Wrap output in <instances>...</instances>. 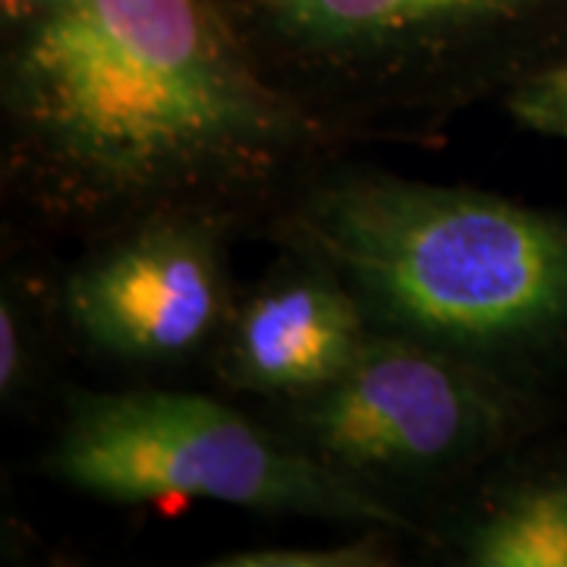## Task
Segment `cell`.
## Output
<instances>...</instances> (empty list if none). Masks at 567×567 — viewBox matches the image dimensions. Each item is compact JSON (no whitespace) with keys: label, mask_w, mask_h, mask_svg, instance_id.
I'll use <instances>...</instances> for the list:
<instances>
[{"label":"cell","mask_w":567,"mask_h":567,"mask_svg":"<svg viewBox=\"0 0 567 567\" xmlns=\"http://www.w3.org/2000/svg\"><path fill=\"white\" fill-rule=\"evenodd\" d=\"M0 35L3 199L41 234L85 246L171 212L256 227L347 152L221 0H29Z\"/></svg>","instance_id":"1"},{"label":"cell","mask_w":567,"mask_h":567,"mask_svg":"<svg viewBox=\"0 0 567 567\" xmlns=\"http://www.w3.org/2000/svg\"><path fill=\"white\" fill-rule=\"evenodd\" d=\"M240 224L171 212L130 224L66 265L51 312L85 350L114 363L177 365L221 341L237 306L227 240Z\"/></svg>","instance_id":"6"},{"label":"cell","mask_w":567,"mask_h":567,"mask_svg":"<svg viewBox=\"0 0 567 567\" xmlns=\"http://www.w3.org/2000/svg\"><path fill=\"white\" fill-rule=\"evenodd\" d=\"M35 322L25 312V300L10 290L0 303V398L3 404H17L25 385L32 382V360H35V341H32Z\"/></svg>","instance_id":"11"},{"label":"cell","mask_w":567,"mask_h":567,"mask_svg":"<svg viewBox=\"0 0 567 567\" xmlns=\"http://www.w3.org/2000/svg\"><path fill=\"white\" fill-rule=\"evenodd\" d=\"M41 470L111 505L215 502L435 543L394 498L350 483L278 429L199 391H73Z\"/></svg>","instance_id":"4"},{"label":"cell","mask_w":567,"mask_h":567,"mask_svg":"<svg viewBox=\"0 0 567 567\" xmlns=\"http://www.w3.org/2000/svg\"><path fill=\"white\" fill-rule=\"evenodd\" d=\"M404 533L385 527H357L338 543L316 546L234 548L212 558L215 567H388L398 565V539Z\"/></svg>","instance_id":"9"},{"label":"cell","mask_w":567,"mask_h":567,"mask_svg":"<svg viewBox=\"0 0 567 567\" xmlns=\"http://www.w3.org/2000/svg\"><path fill=\"white\" fill-rule=\"evenodd\" d=\"M281 252L324 265L372 328L416 338L507 382L567 379V208L341 158L256 221Z\"/></svg>","instance_id":"2"},{"label":"cell","mask_w":567,"mask_h":567,"mask_svg":"<svg viewBox=\"0 0 567 567\" xmlns=\"http://www.w3.org/2000/svg\"><path fill=\"white\" fill-rule=\"evenodd\" d=\"M278 406L281 435L379 495L505 461L565 423L555 391L379 328L338 382Z\"/></svg>","instance_id":"5"},{"label":"cell","mask_w":567,"mask_h":567,"mask_svg":"<svg viewBox=\"0 0 567 567\" xmlns=\"http://www.w3.org/2000/svg\"><path fill=\"white\" fill-rule=\"evenodd\" d=\"M262 70L347 148L439 142L567 58V0H221Z\"/></svg>","instance_id":"3"},{"label":"cell","mask_w":567,"mask_h":567,"mask_svg":"<svg viewBox=\"0 0 567 567\" xmlns=\"http://www.w3.org/2000/svg\"><path fill=\"white\" fill-rule=\"evenodd\" d=\"M372 334L363 303L338 275L284 252L237 297L212 350L218 382L237 394L290 404L338 382Z\"/></svg>","instance_id":"7"},{"label":"cell","mask_w":567,"mask_h":567,"mask_svg":"<svg viewBox=\"0 0 567 567\" xmlns=\"http://www.w3.org/2000/svg\"><path fill=\"white\" fill-rule=\"evenodd\" d=\"M502 107L524 133L567 145V58L507 92Z\"/></svg>","instance_id":"10"},{"label":"cell","mask_w":567,"mask_h":567,"mask_svg":"<svg viewBox=\"0 0 567 567\" xmlns=\"http://www.w3.org/2000/svg\"><path fill=\"white\" fill-rule=\"evenodd\" d=\"M451 548L466 567H567V423L495 464Z\"/></svg>","instance_id":"8"}]
</instances>
